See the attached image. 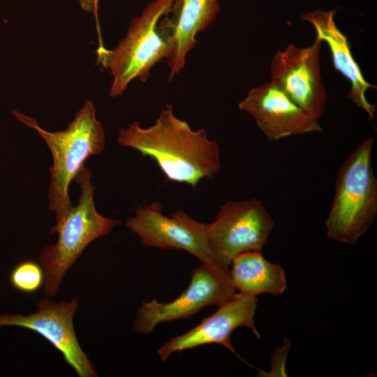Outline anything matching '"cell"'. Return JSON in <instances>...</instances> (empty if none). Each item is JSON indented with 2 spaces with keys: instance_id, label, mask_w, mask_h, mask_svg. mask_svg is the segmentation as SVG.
Wrapping results in <instances>:
<instances>
[{
  "instance_id": "cell-1",
  "label": "cell",
  "mask_w": 377,
  "mask_h": 377,
  "mask_svg": "<svg viewBox=\"0 0 377 377\" xmlns=\"http://www.w3.org/2000/svg\"><path fill=\"white\" fill-rule=\"evenodd\" d=\"M119 146L132 148L156 161L169 180L195 188L205 179H212L221 168L217 142L204 128L193 130L167 104L155 122L146 128L134 121L118 133Z\"/></svg>"
},
{
  "instance_id": "cell-2",
  "label": "cell",
  "mask_w": 377,
  "mask_h": 377,
  "mask_svg": "<svg viewBox=\"0 0 377 377\" xmlns=\"http://www.w3.org/2000/svg\"><path fill=\"white\" fill-rule=\"evenodd\" d=\"M13 114L35 130L50 149L52 165L50 168L49 209L56 212V221H59L73 207L68 192L71 182L84 167L87 159L100 154L105 146V131L96 118L94 105L87 101L65 130L54 132L46 131L36 119L22 112L13 110Z\"/></svg>"
},
{
  "instance_id": "cell-3",
  "label": "cell",
  "mask_w": 377,
  "mask_h": 377,
  "mask_svg": "<svg viewBox=\"0 0 377 377\" xmlns=\"http://www.w3.org/2000/svg\"><path fill=\"white\" fill-rule=\"evenodd\" d=\"M372 138L362 142L339 168L333 201L325 221L327 235L355 245L377 215V179L371 156Z\"/></svg>"
},
{
  "instance_id": "cell-4",
  "label": "cell",
  "mask_w": 377,
  "mask_h": 377,
  "mask_svg": "<svg viewBox=\"0 0 377 377\" xmlns=\"http://www.w3.org/2000/svg\"><path fill=\"white\" fill-rule=\"evenodd\" d=\"M92 174L84 167L74 179L80 186L78 203L50 229L57 233L55 244L45 246L39 261L44 270V293L47 297L54 296L60 283L75 261L85 248L95 239L106 235L121 221L101 215L96 209L94 196L95 186L91 183Z\"/></svg>"
},
{
  "instance_id": "cell-5",
  "label": "cell",
  "mask_w": 377,
  "mask_h": 377,
  "mask_svg": "<svg viewBox=\"0 0 377 377\" xmlns=\"http://www.w3.org/2000/svg\"><path fill=\"white\" fill-rule=\"evenodd\" d=\"M172 1L154 0L149 3L142 13L131 20L126 35L114 48L98 46V63L108 70L112 77L110 97L121 96L135 80L146 82L151 68L168 59L170 47L158 23Z\"/></svg>"
},
{
  "instance_id": "cell-6",
  "label": "cell",
  "mask_w": 377,
  "mask_h": 377,
  "mask_svg": "<svg viewBox=\"0 0 377 377\" xmlns=\"http://www.w3.org/2000/svg\"><path fill=\"white\" fill-rule=\"evenodd\" d=\"M274 223L257 199L229 200L207 223L209 249L217 264L229 270L232 260L248 251H262Z\"/></svg>"
},
{
  "instance_id": "cell-7",
  "label": "cell",
  "mask_w": 377,
  "mask_h": 377,
  "mask_svg": "<svg viewBox=\"0 0 377 377\" xmlns=\"http://www.w3.org/2000/svg\"><path fill=\"white\" fill-rule=\"evenodd\" d=\"M237 294L229 270L201 263L193 270L188 286L175 300L166 303L156 300L143 302L133 330L141 334H150L158 324L188 318L203 308L226 303Z\"/></svg>"
},
{
  "instance_id": "cell-8",
  "label": "cell",
  "mask_w": 377,
  "mask_h": 377,
  "mask_svg": "<svg viewBox=\"0 0 377 377\" xmlns=\"http://www.w3.org/2000/svg\"><path fill=\"white\" fill-rule=\"evenodd\" d=\"M125 225L145 246L184 250L200 263L218 265L209 249L207 223L195 220L184 210L177 209L168 216L163 213L161 202L155 201L138 207Z\"/></svg>"
},
{
  "instance_id": "cell-9",
  "label": "cell",
  "mask_w": 377,
  "mask_h": 377,
  "mask_svg": "<svg viewBox=\"0 0 377 377\" xmlns=\"http://www.w3.org/2000/svg\"><path fill=\"white\" fill-rule=\"evenodd\" d=\"M322 43L316 38L308 47L290 44L285 50L278 51L270 64V82L318 119L327 105L320 64Z\"/></svg>"
},
{
  "instance_id": "cell-10",
  "label": "cell",
  "mask_w": 377,
  "mask_h": 377,
  "mask_svg": "<svg viewBox=\"0 0 377 377\" xmlns=\"http://www.w3.org/2000/svg\"><path fill=\"white\" fill-rule=\"evenodd\" d=\"M38 311L28 316L20 313L0 315V327L18 326L34 331L44 337L63 355L65 362L80 377L97 376L92 362L82 350L76 337L73 320L77 298L71 302L40 300Z\"/></svg>"
},
{
  "instance_id": "cell-11",
  "label": "cell",
  "mask_w": 377,
  "mask_h": 377,
  "mask_svg": "<svg viewBox=\"0 0 377 377\" xmlns=\"http://www.w3.org/2000/svg\"><path fill=\"white\" fill-rule=\"evenodd\" d=\"M238 107L253 117L270 142L323 131L318 119L297 105L271 82L252 88Z\"/></svg>"
},
{
  "instance_id": "cell-12",
  "label": "cell",
  "mask_w": 377,
  "mask_h": 377,
  "mask_svg": "<svg viewBox=\"0 0 377 377\" xmlns=\"http://www.w3.org/2000/svg\"><path fill=\"white\" fill-rule=\"evenodd\" d=\"M257 302L256 297L237 293L235 297L219 306L212 316L204 318L198 325L167 341L158 350L161 360L165 361L174 353L210 343L222 345L239 357L231 343L230 336L237 328L246 327L260 339L254 325Z\"/></svg>"
},
{
  "instance_id": "cell-13",
  "label": "cell",
  "mask_w": 377,
  "mask_h": 377,
  "mask_svg": "<svg viewBox=\"0 0 377 377\" xmlns=\"http://www.w3.org/2000/svg\"><path fill=\"white\" fill-rule=\"evenodd\" d=\"M218 0H173L158 27L170 47L166 59L169 80L184 69L186 56L197 43V35L216 19L219 10Z\"/></svg>"
},
{
  "instance_id": "cell-14",
  "label": "cell",
  "mask_w": 377,
  "mask_h": 377,
  "mask_svg": "<svg viewBox=\"0 0 377 377\" xmlns=\"http://www.w3.org/2000/svg\"><path fill=\"white\" fill-rule=\"evenodd\" d=\"M301 19L310 23L316 31V38L328 45L334 68L350 83L348 98L362 109L370 120H374L376 106L368 101L366 94L370 89L376 87L364 78L353 56L346 36L335 23L334 12L315 10L303 14Z\"/></svg>"
},
{
  "instance_id": "cell-15",
  "label": "cell",
  "mask_w": 377,
  "mask_h": 377,
  "mask_svg": "<svg viewBox=\"0 0 377 377\" xmlns=\"http://www.w3.org/2000/svg\"><path fill=\"white\" fill-rule=\"evenodd\" d=\"M229 274L239 293L256 297L267 293L283 294L287 289L283 268L267 260L262 251H248L237 256L232 261Z\"/></svg>"
},
{
  "instance_id": "cell-16",
  "label": "cell",
  "mask_w": 377,
  "mask_h": 377,
  "mask_svg": "<svg viewBox=\"0 0 377 377\" xmlns=\"http://www.w3.org/2000/svg\"><path fill=\"white\" fill-rule=\"evenodd\" d=\"M10 281L18 291L25 293L36 292L45 281L43 268L33 260L22 261L13 269Z\"/></svg>"
},
{
  "instance_id": "cell-17",
  "label": "cell",
  "mask_w": 377,
  "mask_h": 377,
  "mask_svg": "<svg viewBox=\"0 0 377 377\" xmlns=\"http://www.w3.org/2000/svg\"><path fill=\"white\" fill-rule=\"evenodd\" d=\"M85 11L96 14L99 0H77Z\"/></svg>"
}]
</instances>
